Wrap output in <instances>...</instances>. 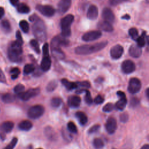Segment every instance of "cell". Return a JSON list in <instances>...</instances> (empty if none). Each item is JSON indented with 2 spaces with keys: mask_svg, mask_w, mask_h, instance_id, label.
I'll return each instance as SVG.
<instances>
[{
  "mask_svg": "<svg viewBox=\"0 0 149 149\" xmlns=\"http://www.w3.org/2000/svg\"><path fill=\"white\" fill-rule=\"evenodd\" d=\"M44 134H45L46 137L51 140H52L53 139H55V136H56L55 132H54V129L49 126L46 127L45 128Z\"/></svg>",
  "mask_w": 149,
  "mask_h": 149,
  "instance_id": "d4e9b609",
  "label": "cell"
},
{
  "mask_svg": "<svg viewBox=\"0 0 149 149\" xmlns=\"http://www.w3.org/2000/svg\"><path fill=\"white\" fill-rule=\"evenodd\" d=\"M72 0H60L58 4L59 13L63 14L66 12L70 7Z\"/></svg>",
  "mask_w": 149,
  "mask_h": 149,
  "instance_id": "5bb4252c",
  "label": "cell"
},
{
  "mask_svg": "<svg viewBox=\"0 0 149 149\" xmlns=\"http://www.w3.org/2000/svg\"><path fill=\"white\" fill-rule=\"evenodd\" d=\"M81 98L77 95H71L68 99V104L71 108H77L79 107Z\"/></svg>",
  "mask_w": 149,
  "mask_h": 149,
  "instance_id": "d6986e66",
  "label": "cell"
},
{
  "mask_svg": "<svg viewBox=\"0 0 149 149\" xmlns=\"http://www.w3.org/2000/svg\"><path fill=\"white\" fill-rule=\"evenodd\" d=\"M114 108V105L112 103L106 104L102 108V111L105 112H109L113 111Z\"/></svg>",
  "mask_w": 149,
  "mask_h": 149,
  "instance_id": "7bdbcfd3",
  "label": "cell"
},
{
  "mask_svg": "<svg viewBox=\"0 0 149 149\" xmlns=\"http://www.w3.org/2000/svg\"><path fill=\"white\" fill-rule=\"evenodd\" d=\"M148 93H149V90H148V88H147V89L146 90V96H147V97L148 99V97H149V94H148Z\"/></svg>",
  "mask_w": 149,
  "mask_h": 149,
  "instance_id": "6125c7cd",
  "label": "cell"
},
{
  "mask_svg": "<svg viewBox=\"0 0 149 149\" xmlns=\"http://www.w3.org/2000/svg\"><path fill=\"white\" fill-rule=\"evenodd\" d=\"M129 55L133 58H139L141 56L142 50L141 47L138 46L137 44L132 45L129 49Z\"/></svg>",
  "mask_w": 149,
  "mask_h": 149,
  "instance_id": "2e32d148",
  "label": "cell"
},
{
  "mask_svg": "<svg viewBox=\"0 0 149 149\" xmlns=\"http://www.w3.org/2000/svg\"><path fill=\"white\" fill-rule=\"evenodd\" d=\"M102 16L104 20L112 23L115 20V15L113 12L108 8H105L102 12Z\"/></svg>",
  "mask_w": 149,
  "mask_h": 149,
  "instance_id": "9a60e30c",
  "label": "cell"
},
{
  "mask_svg": "<svg viewBox=\"0 0 149 149\" xmlns=\"http://www.w3.org/2000/svg\"><path fill=\"white\" fill-rule=\"evenodd\" d=\"M127 0H110L109 3L112 6H116L121 3H123Z\"/></svg>",
  "mask_w": 149,
  "mask_h": 149,
  "instance_id": "f907efd6",
  "label": "cell"
},
{
  "mask_svg": "<svg viewBox=\"0 0 149 149\" xmlns=\"http://www.w3.org/2000/svg\"><path fill=\"white\" fill-rule=\"evenodd\" d=\"M16 41L18 42L19 43L23 44V39L22 37V35L21 33L19 31H17L16 33Z\"/></svg>",
  "mask_w": 149,
  "mask_h": 149,
  "instance_id": "f5cc1de1",
  "label": "cell"
},
{
  "mask_svg": "<svg viewBox=\"0 0 149 149\" xmlns=\"http://www.w3.org/2000/svg\"><path fill=\"white\" fill-rule=\"evenodd\" d=\"M107 44V41L96 43L93 45H84L79 46L75 48V52L77 55H84L90 54L100 51Z\"/></svg>",
  "mask_w": 149,
  "mask_h": 149,
  "instance_id": "6da1fadb",
  "label": "cell"
},
{
  "mask_svg": "<svg viewBox=\"0 0 149 149\" xmlns=\"http://www.w3.org/2000/svg\"><path fill=\"white\" fill-rule=\"evenodd\" d=\"M30 45L31 47L34 49V50L38 54L40 52V47H39V44L38 41L36 40H31L30 41Z\"/></svg>",
  "mask_w": 149,
  "mask_h": 149,
  "instance_id": "74e56055",
  "label": "cell"
},
{
  "mask_svg": "<svg viewBox=\"0 0 149 149\" xmlns=\"http://www.w3.org/2000/svg\"><path fill=\"white\" fill-rule=\"evenodd\" d=\"M140 149H149V146L148 144H145Z\"/></svg>",
  "mask_w": 149,
  "mask_h": 149,
  "instance_id": "91938a15",
  "label": "cell"
},
{
  "mask_svg": "<svg viewBox=\"0 0 149 149\" xmlns=\"http://www.w3.org/2000/svg\"><path fill=\"white\" fill-rule=\"evenodd\" d=\"M141 87V83L140 80L136 78L133 77L131 78L129 82L128 85V91L131 94H136L138 93Z\"/></svg>",
  "mask_w": 149,
  "mask_h": 149,
  "instance_id": "5b68a950",
  "label": "cell"
},
{
  "mask_svg": "<svg viewBox=\"0 0 149 149\" xmlns=\"http://www.w3.org/2000/svg\"><path fill=\"white\" fill-rule=\"evenodd\" d=\"M102 35V33L99 30L90 31L86 33L82 36V40L84 41H94L99 38Z\"/></svg>",
  "mask_w": 149,
  "mask_h": 149,
  "instance_id": "9c48e42d",
  "label": "cell"
},
{
  "mask_svg": "<svg viewBox=\"0 0 149 149\" xmlns=\"http://www.w3.org/2000/svg\"><path fill=\"white\" fill-rule=\"evenodd\" d=\"M123 53V48L120 45H115L112 47L110 50L111 56L113 59H119Z\"/></svg>",
  "mask_w": 149,
  "mask_h": 149,
  "instance_id": "4fadbf2b",
  "label": "cell"
},
{
  "mask_svg": "<svg viewBox=\"0 0 149 149\" xmlns=\"http://www.w3.org/2000/svg\"><path fill=\"white\" fill-rule=\"evenodd\" d=\"M98 10L97 7L94 5H90L88 9L87 13V17L91 20H95L98 17Z\"/></svg>",
  "mask_w": 149,
  "mask_h": 149,
  "instance_id": "ac0fdd59",
  "label": "cell"
},
{
  "mask_svg": "<svg viewBox=\"0 0 149 149\" xmlns=\"http://www.w3.org/2000/svg\"><path fill=\"white\" fill-rule=\"evenodd\" d=\"M24 90V86L22 84H17L15 88H14V91L15 93L17 94L18 95L20 93H22V92H23Z\"/></svg>",
  "mask_w": 149,
  "mask_h": 149,
  "instance_id": "ee69618b",
  "label": "cell"
},
{
  "mask_svg": "<svg viewBox=\"0 0 149 149\" xmlns=\"http://www.w3.org/2000/svg\"><path fill=\"white\" fill-rule=\"evenodd\" d=\"M4 13H5V10L3 8L0 7V19L3 17Z\"/></svg>",
  "mask_w": 149,
  "mask_h": 149,
  "instance_id": "680465c9",
  "label": "cell"
},
{
  "mask_svg": "<svg viewBox=\"0 0 149 149\" xmlns=\"http://www.w3.org/2000/svg\"><path fill=\"white\" fill-rule=\"evenodd\" d=\"M17 139L16 137H14L11 141L3 149H13L17 144Z\"/></svg>",
  "mask_w": 149,
  "mask_h": 149,
  "instance_id": "b9f144b4",
  "label": "cell"
},
{
  "mask_svg": "<svg viewBox=\"0 0 149 149\" xmlns=\"http://www.w3.org/2000/svg\"><path fill=\"white\" fill-rule=\"evenodd\" d=\"M62 134H63V138L65 139V140H70V139H72V136L68 134L66 130H65L64 132H63L62 133Z\"/></svg>",
  "mask_w": 149,
  "mask_h": 149,
  "instance_id": "11a10c76",
  "label": "cell"
},
{
  "mask_svg": "<svg viewBox=\"0 0 149 149\" xmlns=\"http://www.w3.org/2000/svg\"><path fill=\"white\" fill-rule=\"evenodd\" d=\"M69 40L62 35L55 37L51 41L52 48H59L61 46H66L69 44Z\"/></svg>",
  "mask_w": 149,
  "mask_h": 149,
  "instance_id": "52a82bcc",
  "label": "cell"
},
{
  "mask_svg": "<svg viewBox=\"0 0 149 149\" xmlns=\"http://www.w3.org/2000/svg\"><path fill=\"white\" fill-rule=\"evenodd\" d=\"M1 24L2 26L3 27V29L6 31H9L11 29V27H10V23L9 22L8 20H3L1 22Z\"/></svg>",
  "mask_w": 149,
  "mask_h": 149,
  "instance_id": "60d3db41",
  "label": "cell"
},
{
  "mask_svg": "<svg viewBox=\"0 0 149 149\" xmlns=\"http://www.w3.org/2000/svg\"><path fill=\"white\" fill-rule=\"evenodd\" d=\"M44 112V108L41 105H35L30 107L27 112L28 116L33 119H36L41 116Z\"/></svg>",
  "mask_w": 149,
  "mask_h": 149,
  "instance_id": "277c9868",
  "label": "cell"
},
{
  "mask_svg": "<svg viewBox=\"0 0 149 149\" xmlns=\"http://www.w3.org/2000/svg\"><path fill=\"white\" fill-rule=\"evenodd\" d=\"M52 54L54 58L58 59H62L65 58L64 53L59 48H52Z\"/></svg>",
  "mask_w": 149,
  "mask_h": 149,
  "instance_id": "4316f807",
  "label": "cell"
},
{
  "mask_svg": "<svg viewBox=\"0 0 149 149\" xmlns=\"http://www.w3.org/2000/svg\"><path fill=\"white\" fill-rule=\"evenodd\" d=\"M139 100L136 98H133L131 100V102H130V104L133 107H135L138 104H139Z\"/></svg>",
  "mask_w": 149,
  "mask_h": 149,
  "instance_id": "9f6ffc18",
  "label": "cell"
},
{
  "mask_svg": "<svg viewBox=\"0 0 149 149\" xmlns=\"http://www.w3.org/2000/svg\"><path fill=\"white\" fill-rule=\"evenodd\" d=\"M144 34H145V33H143L141 36L138 37V38L136 39L137 43V45L138 46H139L140 47H143L146 44V40H145V38L144 36Z\"/></svg>",
  "mask_w": 149,
  "mask_h": 149,
  "instance_id": "ab89813d",
  "label": "cell"
},
{
  "mask_svg": "<svg viewBox=\"0 0 149 149\" xmlns=\"http://www.w3.org/2000/svg\"><path fill=\"white\" fill-rule=\"evenodd\" d=\"M6 80L5 76L3 72H2V70L0 69V82L5 83L6 82Z\"/></svg>",
  "mask_w": 149,
  "mask_h": 149,
  "instance_id": "db71d44e",
  "label": "cell"
},
{
  "mask_svg": "<svg viewBox=\"0 0 149 149\" xmlns=\"http://www.w3.org/2000/svg\"><path fill=\"white\" fill-rule=\"evenodd\" d=\"M129 34L130 36L132 37V38L134 40H136V39L139 37L138 31L136 28H134V27L131 28V29H129Z\"/></svg>",
  "mask_w": 149,
  "mask_h": 149,
  "instance_id": "e575fe53",
  "label": "cell"
},
{
  "mask_svg": "<svg viewBox=\"0 0 149 149\" xmlns=\"http://www.w3.org/2000/svg\"><path fill=\"white\" fill-rule=\"evenodd\" d=\"M104 98L101 95H98L94 98L93 101L96 104H101L104 102Z\"/></svg>",
  "mask_w": 149,
  "mask_h": 149,
  "instance_id": "681fc988",
  "label": "cell"
},
{
  "mask_svg": "<svg viewBox=\"0 0 149 149\" xmlns=\"http://www.w3.org/2000/svg\"><path fill=\"white\" fill-rule=\"evenodd\" d=\"M117 127V123L114 118H109L105 123V129L109 134H113L116 131Z\"/></svg>",
  "mask_w": 149,
  "mask_h": 149,
  "instance_id": "7c38bea8",
  "label": "cell"
},
{
  "mask_svg": "<svg viewBox=\"0 0 149 149\" xmlns=\"http://www.w3.org/2000/svg\"><path fill=\"white\" fill-rule=\"evenodd\" d=\"M17 10L21 13H27L30 12V8L25 3H21L17 5Z\"/></svg>",
  "mask_w": 149,
  "mask_h": 149,
  "instance_id": "f1b7e54d",
  "label": "cell"
},
{
  "mask_svg": "<svg viewBox=\"0 0 149 149\" xmlns=\"http://www.w3.org/2000/svg\"><path fill=\"white\" fill-rule=\"evenodd\" d=\"M116 94L120 97V99L115 104V107L119 111H122L125 109L127 104V99L125 94L122 91H118Z\"/></svg>",
  "mask_w": 149,
  "mask_h": 149,
  "instance_id": "30bf717a",
  "label": "cell"
},
{
  "mask_svg": "<svg viewBox=\"0 0 149 149\" xmlns=\"http://www.w3.org/2000/svg\"><path fill=\"white\" fill-rule=\"evenodd\" d=\"M98 28L100 30H102L105 31L107 32H111L113 31V27L111 23L106 21V20H103L101 21L98 23Z\"/></svg>",
  "mask_w": 149,
  "mask_h": 149,
  "instance_id": "ffe728a7",
  "label": "cell"
},
{
  "mask_svg": "<svg viewBox=\"0 0 149 149\" xmlns=\"http://www.w3.org/2000/svg\"><path fill=\"white\" fill-rule=\"evenodd\" d=\"M57 81L55 80L51 81L47 86L46 89L48 92L53 91L57 87Z\"/></svg>",
  "mask_w": 149,
  "mask_h": 149,
  "instance_id": "836d02e7",
  "label": "cell"
},
{
  "mask_svg": "<svg viewBox=\"0 0 149 149\" xmlns=\"http://www.w3.org/2000/svg\"><path fill=\"white\" fill-rule=\"evenodd\" d=\"M74 20V16L72 15H68L61 21V27L62 29L70 28V26Z\"/></svg>",
  "mask_w": 149,
  "mask_h": 149,
  "instance_id": "e0dca14e",
  "label": "cell"
},
{
  "mask_svg": "<svg viewBox=\"0 0 149 149\" xmlns=\"http://www.w3.org/2000/svg\"><path fill=\"white\" fill-rule=\"evenodd\" d=\"M33 25V31L35 37L40 41L45 40L46 38V29L44 22L38 18Z\"/></svg>",
  "mask_w": 149,
  "mask_h": 149,
  "instance_id": "3957f363",
  "label": "cell"
},
{
  "mask_svg": "<svg viewBox=\"0 0 149 149\" xmlns=\"http://www.w3.org/2000/svg\"><path fill=\"white\" fill-rule=\"evenodd\" d=\"M20 69L18 68H13L10 70V74H11V78L12 79H16L19 74H20Z\"/></svg>",
  "mask_w": 149,
  "mask_h": 149,
  "instance_id": "f35d334b",
  "label": "cell"
},
{
  "mask_svg": "<svg viewBox=\"0 0 149 149\" xmlns=\"http://www.w3.org/2000/svg\"><path fill=\"white\" fill-rule=\"evenodd\" d=\"M42 51L44 56H49V47L48 44L47 43H45L42 47Z\"/></svg>",
  "mask_w": 149,
  "mask_h": 149,
  "instance_id": "7dc6e473",
  "label": "cell"
},
{
  "mask_svg": "<svg viewBox=\"0 0 149 149\" xmlns=\"http://www.w3.org/2000/svg\"><path fill=\"white\" fill-rule=\"evenodd\" d=\"M122 18L123 19H130V16L128 15H125V16H123L122 17Z\"/></svg>",
  "mask_w": 149,
  "mask_h": 149,
  "instance_id": "94428289",
  "label": "cell"
},
{
  "mask_svg": "<svg viewBox=\"0 0 149 149\" xmlns=\"http://www.w3.org/2000/svg\"><path fill=\"white\" fill-rule=\"evenodd\" d=\"M77 86L84 87V88H89L90 87V83L88 81H83L80 82H77Z\"/></svg>",
  "mask_w": 149,
  "mask_h": 149,
  "instance_id": "bcb514c9",
  "label": "cell"
},
{
  "mask_svg": "<svg viewBox=\"0 0 149 149\" xmlns=\"http://www.w3.org/2000/svg\"><path fill=\"white\" fill-rule=\"evenodd\" d=\"M61 82H62V84L69 90H73L74 88H76L78 87L77 83L69 81V80H68L66 79H62L61 80Z\"/></svg>",
  "mask_w": 149,
  "mask_h": 149,
  "instance_id": "cb8c5ba5",
  "label": "cell"
},
{
  "mask_svg": "<svg viewBox=\"0 0 149 149\" xmlns=\"http://www.w3.org/2000/svg\"><path fill=\"white\" fill-rule=\"evenodd\" d=\"M100 125H98V124L95 125L91 126V127L90 128V129L88 130V132L89 133H94L97 132V131L100 129Z\"/></svg>",
  "mask_w": 149,
  "mask_h": 149,
  "instance_id": "c3c4849f",
  "label": "cell"
},
{
  "mask_svg": "<svg viewBox=\"0 0 149 149\" xmlns=\"http://www.w3.org/2000/svg\"><path fill=\"white\" fill-rule=\"evenodd\" d=\"M71 34V31L70 28H66V29H62V33L61 35L64 37H69Z\"/></svg>",
  "mask_w": 149,
  "mask_h": 149,
  "instance_id": "f6af8a7d",
  "label": "cell"
},
{
  "mask_svg": "<svg viewBox=\"0 0 149 149\" xmlns=\"http://www.w3.org/2000/svg\"><path fill=\"white\" fill-rule=\"evenodd\" d=\"M22 44L16 41H13L8 49V55L9 59L12 62H19L21 59L22 54Z\"/></svg>",
  "mask_w": 149,
  "mask_h": 149,
  "instance_id": "7a4b0ae2",
  "label": "cell"
},
{
  "mask_svg": "<svg viewBox=\"0 0 149 149\" xmlns=\"http://www.w3.org/2000/svg\"><path fill=\"white\" fill-rule=\"evenodd\" d=\"M62 103V100L59 97H54L51 100V105L54 108L59 107Z\"/></svg>",
  "mask_w": 149,
  "mask_h": 149,
  "instance_id": "1f68e13d",
  "label": "cell"
},
{
  "mask_svg": "<svg viewBox=\"0 0 149 149\" xmlns=\"http://www.w3.org/2000/svg\"><path fill=\"white\" fill-rule=\"evenodd\" d=\"M67 127L68 130L71 133H76L77 132V129L76 125L72 121L69 122L67 125Z\"/></svg>",
  "mask_w": 149,
  "mask_h": 149,
  "instance_id": "8d00e7d4",
  "label": "cell"
},
{
  "mask_svg": "<svg viewBox=\"0 0 149 149\" xmlns=\"http://www.w3.org/2000/svg\"><path fill=\"white\" fill-rule=\"evenodd\" d=\"M32 126H33L32 123L28 120H24L22 121L21 122L19 123L18 125L19 129L22 130H24V131L29 130L30 129H31Z\"/></svg>",
  "mask_w": 149,
  "mask_h": 149,
  "instance_id": "7402d4cb",
  "label": "cell"
},
{
  "mask_svg": "<svg viewBox=\"0 0 149 149\" xmlns=\"http://www.w3.org/2000/svg\"><path fill=\"white\" fill-rule=\"evenodd\" d=\"M93 144L95 149H101L104 146L103 141L100 138L94 139L93 141Z\"/></svg>",
  "mask_w": 149,
  "mask_h": 149,
  "instance_id": "4dcf8cb0",
  "label": "cell"
},
{
  "mask_svg": "<svg viewBox=\"0 0 149 149\" xmlns=\"http://www.w3.org/2000/svg\"><path fill=\"white\" fill-rule=\"evenodd\" d=\"M10 2L13 6H17L19 4V0H9Z\"/></svg>",
  "mask_w": 149,
  "mask_h": 149,
  "instance_id": "6f0895ef",
  "label": "cell"
},
{
  "mask_svg": "<svg viewBox=\"0 0 149 149\" xmlns=\"http://www.w3.org/2000/svg\"><path fill=\"white\" fill-rule=\"evenodd\" d=\"M40 92L39 88H30L27 90L26 91H23L22 93L19 94V98L23 101H28L32 97H34L37 95Z\"/></svg>",
  "mask_w": 149,
  "mask_h": 149,
  "instance_id": "8992f818",
  "label": "cell"
},
{
  "mask_svg": "<svg viewBox=\"0 0 149 149\" xmlns=\"http://www.w3.org/2000/svg\"><path fill=\"white\" fill-rule=\"evenodd\" d=\"M15 100V97L13 95L10 93H6L2 95V100L5 103H11Z\"/></svg>",
  "mask_w": 149,
  "mask_h": 149,
  "instance_id": "f546056e",
  "label": "cell"
},
{
  "mask_svg": "<svg viewBox=\"0 0 149 149\" xmlns=\"http://www.w3.org/2000/svg\"><path fill=\"white\" fill-rule=\"evenodd\" d=\"M34 70V66L32 64H27L24 66L23 69V72L26 74H30Z\"/></svg>",
  "mask_w": 149,
  "mask_h": 149,
  "instance_id": "d590c367",
  "label": "cell"
},
{
  "mask_svg": "<svg viewBox=\"0 0 149 149\" xmlns=\"http://www.w3.org/2000/svg\"><path fill=\"white\" fill-rule=\"evenodd\" d=\"M20 27L21 28L22 30L24 33H27L29 30V23L26 20H22L19 23Z\"/></svg>",
  "mask_w": 149,
  "mask_h": 149,
  "instance_id": "d6a6232c",
  "label": "cell"
},
{
  "mask_svg": "<svg viewBox=\"0 0 149 149\" xmlns=\"http://www.w3.org/2000/svg\"><path fill=\"white\" fill-rule=\"evenodd\" d=\"M76 117L78 119L79 123L81 125H84L88 121V118L87 115L83 112L81 111H78L75 114Z\"/></svg>",
  "mask_w": 149,
  "mask_h": 149,
  "instance_id": "603a6c76",
  "label": "cell"
},
{
  "mask_svg": "<svg viewBox=\"0 0 149 149\" xmlns=\"http://www.w3.org/2000/svg\"><path fill=\"white\" fill-rule=\"evenodd\" d=\"M121 68L124 73L129 74L135 70L136 66L133 61L130 60H125L122 62Z\"/></svg>",
  "mask_w": 149,
  "mask_h": 149,
  "instance_id": "8fae6325",
  "label": "cell"
},
{
  "mask_svg": "<svg viewBox=\"0 0 149 149\" xmlns=\"http://www.w3.org/2000/svg\"><path fill=\"white\" fill-rule=\"evenodd\" d=\"M85 92L86 93V95H85V97H84V100L85 102L88 104V105H91L93 102V100L91 96V94L90 92L87 90H77L76 91L77 94H79L81 93L82 92Z\"/></svg>",
  "mask_w": 149,
  "mask_h": 149,
  "instance_id": "83f0119b",
  "label": "cell"
},
{
  "mask_svg": "<svg viewBox=\"0 0 149 149\" xmlns=\"http://www.w3.org/2000/svg\"><path fill=\"white\" fill-rule=\"evenodd\" d=\"M36 8L42 15L47 17H51L53 16L55 12V9L50 5H38L36 6Z\"/></svg>",
  "mask_w": 149,
  "mask_h": 149,
  "instance_id": "ba28073f",
  "label": "cell"
},
{
  "mask_svg": "<svg viewBox=\"0 0 149 149\" xmlns=\"http://www.w3.org/2000/svg\"><path fill=\"white\" fill-rule=\"evenodd\" d=\"M13 127H14V123L12 122L6 121L2 124L1 129L6 133H9L13 129Z\"/></svg>",
  "mask_w": 149,
  "mask_h": 149,
  "instance_id": "484cf974",
  "label": "cell"
},
{
  "mask_svg": "<svg viewBox=\"0 0 149 149\" xmlns=\"http://www.w3.org/2000/svg\"><path fill=\"white\" fill-rule=\"evenodd\" d=\"M37 149H42V148H37Z\"/></svg>",
  "mask_w": 149,
  "mask_h": 149,
  "instance_id": "be15d7a7",
  "label": "cell"
},
{
  "mask_svg": "<svg viewBox=\"0 0 149 149\" xmlns=\"http://www.w3.org/2000/svg\"><path fill=\"white\" fill-rule=\"evenodd\" d=\"M51 65V61L49 56H44L41 62V69H42V70L44 72L48 71L50 69Z\"/></svg>",
  "mask_w": 149,
  "mask_h": 149,
  "instance_id": "44dd1931",
  "label": "cell"
},
{
  "mask_svg": "<svg viewBox=\"0 0 149 149\" xmlns=\"http://www.w3.org/2000/svg\"><path fill=\"white\" fill-rule=\"evenodd\" d=\"M129 119V116L126 113H123L120 115V120L122 122L125 123Z\"/></svg>",
  "mask_w": 149,
  "mask_h": 149,
  "instance_id": "816d5d0a",
  "label": "cell"
}]
</instances>
